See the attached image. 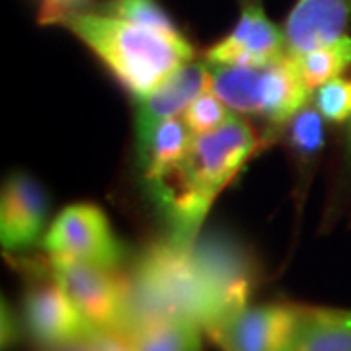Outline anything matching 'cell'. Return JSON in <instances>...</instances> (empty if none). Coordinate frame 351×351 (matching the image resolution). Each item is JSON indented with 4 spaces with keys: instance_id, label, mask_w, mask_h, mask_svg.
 <instances>
[{
    "instance_id": "4",
    "label": "cell",
    "mask_w": 351,
    "mask_h": 351,
    "mask_svg": "<svg viewBox=\"0 0 351 351\" xmlns=\"http://www.w3.org/2000/svg\"><path fill=\"white\" fill-rule=\"evenodd\" d=\"M209 64L211 90L226 108L240 113H256L276 123L289 121L311 100L297 59L285 55L265 66Z\"/></svg>"
},
{
    "instance_id": "2",
    "label": "cell",
    "mask_w": 351,
    "mask_h": 351,
    "mask_svg": "<svg viewBox=\"0 0 351 351\" xmlns=\"http://www.w3.org/2000/svg\"><path fill=\"white\" fill-rule=\"evenodd\" d=\"M191 320L207 334L226 322L223 297L195 262L191 246L176 240L154 242L127 277V306L121 336L156 320Z\"/></svg>"
},
{
    "instance_id": "8",
    "label": "cell",
    "mask_w": 351,
    "mask_h": 351,
    "mask_svg": "<svg viewBox=\"0 0 351 351\" xmlns=\"http://www.w3.org/2000/svg\"><path fill=\"white\" fill-rule=\"evenodd\" d=\"M191 254L219 289L228 322L248 306L254 281L250 258L239 240L230 239L225 232H207L197 237L191 244Z\"/></svg>"
},
{
    "instance_id": "18",
    "label": "cell",
    "mask_w": 351,
    "mask_h": 351,
    "mask_svg": "<svg viewBox=\"0 0 351 351\" xmlns=\"http://www.w3.org/2000/svg\"><path fill=\"white\" fill-rule=\"evenodd\" d=\"M104 12L164 34H182L156 0H112L104 6Z\"/></svg>"
},
{
    "instance_id": "10",
    "label": "cell",
    "mask_w": 351,
    "mask_h": 351,
    "mask_svg": "<svg viewBox=\"0 0 351 351\" xmlns=\"http://www.w3.org/2000/svg\"><path fill=\"white\" fill-rule=\"evenodd\" d=\"M24 326L32 338L49 350L98 330L88 322L55 279L53 283L34 285L25 293Z\"/></svg>"
},
{
    "instance_id": "20",
    "label": "cell",
    "mask_w": 351,
    "mask_h": 351,
    "mask_svg": "<svg viewBox=\"0 0 351 351\" xmlns=\"http://www.w3.org/2000/svg\"><path fill=\"white\" fill-rule=\"evenodd\" d=\"M228 117H230V113L225 110L223 101L219 100V96L215 92H209V90L199 94L184 112V121L193 135L211 133L223 125Z\"/></svg>"
},
{
    "instance_id": "6",
    "label": "cell",
    "mask_w": 351,
    "mask_h": 351,
    "mask_svg": "<svg viewBox=\"0 0 351 351\" xmlns=\"http://www.w3.org/2000/svg\"><path fill=\"white\" fill-rule=\"evenodd\" d=\"M45 250L55 258H69L115 269L123 260V246L100 207L75 203L64 207L43 240Z\"/></svg>"
},
{
    "instance_id": "15",
    "label": "cell",
    "mask_w": 351,
    "mask_h": 351,
    "mask_svg": "<svg viewBox=\"0 0 351 351\" xmlns=\"http://www.w3.org/2000/svg\"><path fill=\"white\" fill-rule=\"evenodd\" d=\"M191 141L193 133L189 131L184 119L172 117L154 127L147 137L137 143L138 160L145 172V180H152L166 168L180 162L188 154Z\"/></svg>"
},
{
    "instance_id": "16",
    "label": "cell",
    "mask_w": 351,
    "mask_h": 351,
    "mask_svg": "<svg viewBox=\"0 0 351 351\" xmlns=\"http://www.w3.org/2000/svg\"><path fill=\"white\" fill-rule=\"evenodd\" d=\"M203 328L191 320H156L129 336L135 351H203Z\"/></svg>"
},
{
    "instance_id": "22",
    "label": "cell",
    "mask_w": 351,
    "mask_h": 351,
    "mask_svg": "<svg viewBox=\"0 0 351 351\" xmlns=\"http://www.w3.org/2000/svg\"><path fill=\"white\" fill-rule=\"evenodd\" d=\"M51 351H135L125 336L119 332L108 330H94L88 336L64 343L59 348H51Z\"/></svg>"
},
{
    "instance_id": "17",
    "label": "cell",
    "mask_w": 351,
    "mask_h": 351,
    "mask_svg": "<svg viewBox=\"0 0 351 351\" xmlns=\"http://www.w3.org/2000/svg\"><path fill=\"white\" fill-rule=\"evenodd\" d=\"M295 59L306 86L311 92H314L330 80L339 78V75L348 66H351V38L343 36L334 43L308 51Z\"/></svg>"
},
{
    "instance_id": "9",
    "label": "cell",
    "mask_w": 351,
    "mask_h": 351,
    "mask_svg": "<svg viewBox=\"0 0 351 351\" xmlns=\"http://www.w3.org/2000/svg\"><path fill=\"white\" fill-rule=\"evenodd\" d=\"M299 306H246L223 326L209 332L221 351H287L297 324Z\"/></svg>"
},
{
    "instance_id": "7",
    "label": "cell",
    "mask_w": 351,
    "mask_h": 351,
    "mask_svg": "<svg viewBox=\"0 0 351 351\" xmlns=\"http://www.w3.org/2000/svg\"><path fill=\"white\" fill-rule=\"evenodd\" d=\"M285 55V34L265 16L262 0H240L239 22L207 51V63L254 69L276 63Z\"/></svg>"
},
{
    "instance_id": "19",
    "label": "cell",
    "mask_w": 351,
    "mask_h": 351,
    "mask_svg": "<svg viewBox=\"0 0 351 351\" xmlns=\"http://www.w3.org/2000/svg\"><path fill=\"white\" fill-rule=\"evenodd\" d=\"M289 143L297 152L304 156L318 152L324 147V117L316 106H304L301 112L291 117Z\"/></svg>"
},
{
    "instance_id": "21",
    "label": "cell",
    "mask_w": 351,
    "mask_h": 351,
    "mask_svg": "<svg viewBox=\"0 0 351 351\" xmlns=\"http://www.w3.org/2000/svg\"><path fill=\"white\" fill-rule=\"evenodd\" d=\"M314 106L320 112V115L334 121L341 123L351 117V80L348 78H334L326 82L324 86L316 90Z\"/></svg>"
},
{
    "instance_id": "12",
    "label": "cell",
    "mask_w": 351,
    "mask_h": 351,
    "mask_svg": "<svg viewBox=\"0 0 351 351\" xmlns=\"http://www.w3.org/2000/svg\"><path fill=\"white\" fill-rule=\"evenodd\" d=\"M351 0H297L285 22L287 53L293 57L324 47L346 36Z\"/></svg>"
},
{
    "instance_id": "1",
    "label": "cell",
    "mask_w": 351,
    "mask_h": 351,
    "mask_svg": "<svg viewBox=\"0 0 351 351\" xmlns=\"http://www.w3.org/2000/svg\"><path fill=\"white\" fill-rule=\"evenodd\" d=\"M258 141L246 121L230 113L219 129L191 141L188 154L147 180L152 201L170 226V239L191 246L215 197L239 174Z\"/></svg>"
},
{
    "instance_id": "23",
    "label": "cell",
    "mask_w": 351,
    "mask_h": 351,
    "mask_svg": "<svg viewBox=\"0 0 351 351\" xmlns=\"http://www.w3.org/2000/svg\"><path fill=\"white\" fill-rule=\"evenodd\" d=\"M18 336H20L18 320L14 316L12 308L6 304V301H2V350H10L18 341Z\"/></svg>"
},
{
    "instance_id": "5",
    "label": "cell",
    "mask_w": 351,
    "mask_h": 351,
    "mask_svg": "<svg viewBox=\"0 0 351 351\" xmlns=\"http://www.w3.org/2000/svg\"><path fill=\"white\" fill-rule=\"evenodd\" d=\"M51 276L98 330L121 332L127 306V277L94 263L49 256Z\"/></svg>"
},
{
    "instance_id": "3",
    "label": "cell",
    "mask_w": 351,
    "mask_h": 351,
    "mask_svg": "<svg viewBox=\"0 0 351 351\" xmlns=\"http://www.w3.org/2000/svg\"><path fill=\"white\" fill-rule=\"evenodd\" d=\"M63 24L137 98H145L193 61L195 51L182 34H164L106 12H66Z\"/></svg>"
},
{
    "instance_id": "11",
    "label": "cell",
    "mask_w": 351,
    "mask_h": 351,
    "mask_svg": "<svg viewBox=\"0 0 351 351\" xmlns=\"http://www.w3.org/2000/svg\"><path fill=\"white\" fill-rule=\"evenodd\" d=\"M49 201L38 180L24 172L12 174L2 188L0 240L8 252L24 250L36 244L47 219Z\"/></svg>"
},
{
    "instance_id": "13",
    "label": "cell",
    "mask_w": 351,
    "mask_h": 351,
    "mask_svg": "<svg viewBox=\"0 0 351 351\" xmlns=\"http://www.w3.org/2000/svg\"><path fill=\"white\" fill-rule=\"evenodd\" d=\"M211 88L209 64L186 63L160 86L145 98H138L135 113L137 143L143 141L158 123L186 112L191 101Z\"/></svg>"
},
{
    "instance_id": "24",
    "label": "cell",
    "mask_w": 351,
    "mask_h": 351,
    "mask_svg": "<svg viewBox=\"0 0 351 351\" xmlns=\"http://www.w3.org/2000/svg\"><path fill=\"white\" fill-rule=\"evenodd\" d=\"M73 0H45V6H43V16L41 20L43 22H57L63 14L69 12V4Z\"/></svg>"
},
{
    "instance_id": "14",
    "label": "cell",
    "mask_w": 351,
    "mask_h": 351,
    "mask_svg": "<svg viewBox=\"0 0 351 351\" xmlns=\"http://www.w3.org/2000/svg\"><path fill=\"white\" fill-rule=\"evenodd\" d=\"M287 351H351V308L299 306Z\"/></svg>"
}]
</instances>
